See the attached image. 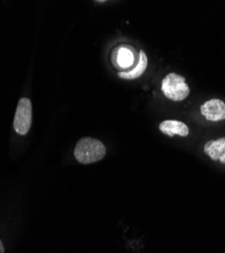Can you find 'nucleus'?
Here are the masks:
<instances>
[{
  "instance_id": "obj_4",
  "label": "nucleus",
  "mask_w": 225,
  "mask_h": 253,
  "mask_svg": "<svg viewBox=\"0 0 225 253\" xmlns=\"http://www.w3.org/2000/svg\"><path fill=\"white\" fill-rule=\"evenodd\" d=\"M201 114L210 122L225 120V103L218 98H212L203 103L200 108Z\"/></svg>"
},
{
  "instance_id": "obj_8",
  "label": "nucleus",
  "mask_w": 225,
  "mask_h": 253,
  "mask_svg": "<svg viewBox=\"0 0 225 253\" xmlns=\"http://www.w3.org/2000/svg\"><path fill=\"white\" fill-rule=\"evenodd\" d=\"M204 152L212 160L219 161V159L225 155V137L208 141L204 145Z\"/></svg>"
},
{
  "instance_id": "obj_7",
  "label": "nucleus",
  "mask_w": 225,
  "mask_h": 253,
  "mask_svg": "<svg viewBox=\"0 0 225 253\" xmlns=\"http://www.w3.org/2000/svg\"><path fill=\"white\" fill-rule=\"evenodd\" d=\"M147 64H148V60H147L146 54L143 51H140L139 60H138V63L136 64V66L132 70L119 72L118 76L122 79H126V80L137 79L145 72V70L147 68Z\"/></svg>"
},
{
  "instance_id": "obj_6",
  "label": "nucleus",
  "mask_w": 225,
  "mask_h": 253,
  "mask_svg": "<svg viewBox=\"0 0 225 253\" xmlns=\"http://www.w3.org/2000/svg\"><path fill=\"white\" fill-rule=\"evenodd\" d=\"M112 59L116 67L127 69L133 65L134 54L131 48L126 46H120L114 50Z\"/></svg>"
},
{
  "instance_id": "obj_2",
  "label": "nucleus",
  "mask_w": 225,
  "mask_h": 253,
  "mask_svg": "<svg viewBox=\"0 0 225 253\" xmlns=\"http://www.w3.org/2000/svg\"><path fill=\"white\" fill-rule=\"evenodd\" d=\"M161 91L172 101H182L190 95V87L183 76L170 73L161 81Z\"/></svg>"
},
{
  "instance_id": "obj_5",
  "label": "nucleus",
  "mask_w": 225,
  "mask_h": 253,
  "mask_svg": "<svg viewBox=\"0 0 225 253\" xmlns=\"http://www.w3.org/2000/svg\"><path fill=\"white\" fill-rule=\"evenodd\" d=\"M159 130L161 133L174 137L175 135L180 137H187L190 133L189 126L182 122L176 120H167L159 124Z\"/></svg>"
},
{
  "instance_id": "obj_1",
  "label": "nucleus",
  "mask_w": 225,
  "mask_h": 253,
  "mask_svg": "<svg viewBox=\"0 0 225 253\" xmlns=\"http://www.w3.org/2000/svg\"><path fill=\"white\" fill-rule=\"evenodd\" d=\"M106 152V147L103 142L94 138L86 137L77 142L74 156L81 164H91L103 159Z\"/></svg>"
},
{
  "instance_id": "obj_9",
  "label": "nucleus",
  "mask_w": 225,
  "mask_h": 253,
  "mask_svg": "<svg viewBox=\"0 0 225 253\" xmlns=\"http://www.w3.org/2000/svg\"><path fill=\"white\" fill-rule=\"evenodd\" d=\"M0 253H4V246H3L1 240H0Z\"/></svg>"
},
{
  "instance_id": "obj_3",
  "label": "nucleus",
  "mask_w": 225,
  "mask_h": 253,
  "mask_svg": "<svg viewBox=\"0 0 225 253\" xmlns=\"http://www.w3.org/2000/svg\"><path fill=\"white\" fill-rule=\"evenodd\" d=\"M33 120L32 102L29 98H20L17 104V109L14 115L13 128L15 133L25 136L29 133Z\"/></svg>"
},
{
  "instance_id": "obj_10",
  "label": "nucleus",
  "mask_w": 225,
  "mask_h": 253,
  "mask_svg": "<svg viewBox=\"0 0 225 253\" xmlns=\"http://www.w3.org/2000/svg\"><path fill=\"white\" fill-rule=\"evenodd\" d=\"M219 161L221 162V163H223V164H225V155H223L220 159H219Z\"/></svg>"
}]
</instances>
